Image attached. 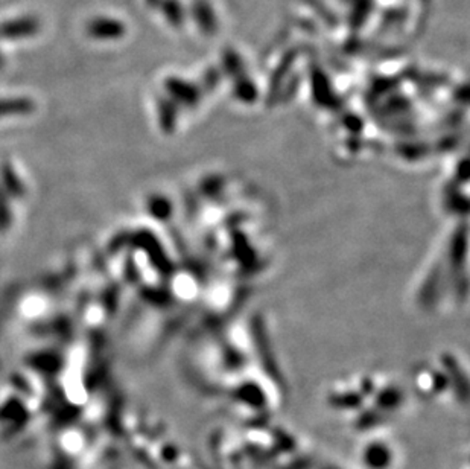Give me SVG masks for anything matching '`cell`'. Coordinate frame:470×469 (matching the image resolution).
Masks as SVG:
<instances>
[{
    "label": "cell",
    "instance_id": "obj_3",
    "mask_svg": "<svg viewBox=\"0 0 470 469\" xmlns=\"http://www.w3.org/2000/svg\"><path fill=\"white\" fill-rule=\"evenodd\" d=\"M365 460H367V463L370 465V468L374 469H382L385 468L388 460H390V453L387 451V448L380 447V445H371L367 453H365Z\"/></svg>",
    "mask_w": 470,
    "mask_h": 469
},
{
    "label": "cell",
    "instance_id": "obj_1",
    "mask_svg": "<svg viewBox=\"0 0 470 469\" xmlns=\"http://www.w3.org/2000/svg\"><path fill=\"white\" fill-rule=\"evenodd\" d=\"M89 32L98 38H115L124 34V24L115 20H97L90 23Z\"/></svg>",
    "mask_w": 470,
    "mask_h": 469
},
{
    "label": "cell",
    "instance_id": "obj_2",
    "mask_svg": "<svg viewBox=\"0 0 470 469\" xmlns=\"http://www.w3.org/2000/svg\"><path fill=\"white\" fill-rule=\"evenodd\" d=\"M37 29V23L29 19H22V20H15L5 23L3 26H0V36L3 37H24L29 36V34H34Z\"/></svg>",
    "mask_w": 470,
    "mask_h": 469
}]
</instances>
